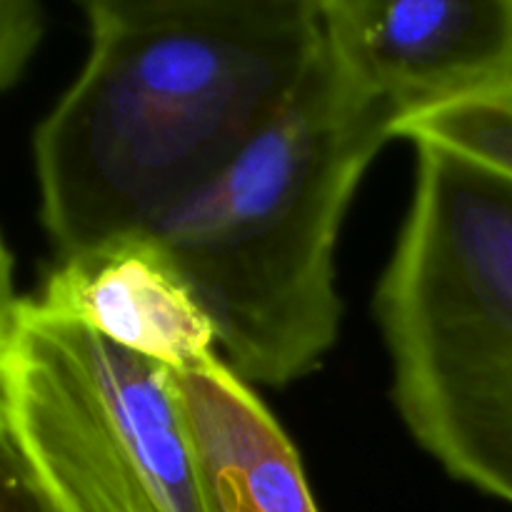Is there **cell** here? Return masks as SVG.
I'll list each match as a JSON object with an SVG mask.
<instances>
[{
	"instance_id": "obj_6",
	"label": "cell",
	"mask_w": 512,
	"mask_h": 512,
	"mask_svg": "<svg viewBox=\"0 0 512 512\" xmlns=\"http://www.w3.org/2000/svg\"><path fill=\"white\" fill-rule=\"evenodd\" d=\"M30 300L43 313L170 370L220 355L208 310L173 255L145 230L58 258Z\"/></svg>"
},
{
	"instance_id": "obj_1",
	"label": "cell",
	"mask_w": 512,
	"mask_h": 512,
	"mask_svg": "<svg viewBox=\"0 0 512 512\" xmlns=\"http://www.w3.org/2000/svg\"><path fill=\"white\" fill-rule=\"evenodd\" d=\"M90 50L33 133L58 258L150 230L290 98L323 50L320 0H88Z\"/></svg>"
},
{
	"instance_id": "obj_10",
	"label": "cell",
	"mask_w": 512,
	"mask_h": 512,
	"mask_svg": "<svg viewBox=\"0 0 512 512\" xmlns=\"http://www.w3.org/2000/svg\"><path fill=\"white\" fill-rule=\"evenodd\" d=\"M0 512H60L35 483L5 430L0 433Z\"/></svg>"
},
{
	"instance_id": "obj_7",
	"label": "cell",
	"mask_w": 512,
	"mask_h": 512,
	"mask_svg": "<svg viewBox=\"0 0 512 512\" xmlns=\"http://www.w3.org/2000/svg\"><path fill=\"white\" fill-rule=\"evenodd\" d=\"M175 383L208 512H320L295 445L220 355L175 370Z\"/></svg>"
},
{
	"instance_id": "obj_4",
	"label": "cell",
	"mask_w": 512,
	"mask_h": 512,
	"mask_svg": "<svg viewBox=\"0 0 512 512\" xmlns=\"http://www.w3.org/2000/svg\"><path fill=\"white\" fill-rule=\"evenodd\" d=\"M3 430L60 512H208L175 370L20 298Z\"/></svg>"
},
{
	"instance_id": "obj_2",
	"label": "cell",
	"mask_w": 512,
	"mask_h": 512,
	"mask_svg": "<svg viewBox=\"0 0 512 512\" xmlns=\"http://www.w3.org/2000/svg\"><path fill=\"white\" fill-rule=\"evenodd\" d=\"M400 118L355 90L328 50L235 158L145 233L208 310L245 383L288 385L340 335L335 248L353 195Z\"/></svg>"
},
{
	"instance_id": "obj_8",
	"label": "cell",
	"mask_w": 512,
	"mask_h": 512,
	"mask_svg": "<svg viewBox=\"0 0 512 512\" xmlns=\"http://www.w3.org/2000/svg\"><path fill=\"white\" fill-rule=\"evenodd\" d=\"M395 138L445 150L512 180V85L405 120Z\"/></svg>"
},
{
	"instance_id": "obj_9",
	"label": "cell",
	"mask_w": 512,
	"mask_h": 512,
	"mask_svg": "<svg viewBox=\"0 0 512 512\" xmlns=\"http://www.w3.org/2000/svg\"><path fill=\"white\" fill-rule=\"evenodd\" d=\"M43 35V5L35 0H0V95L23 78Z\"/></svg>"
},
{
	"instance_id": "obj_3",
	"label": "cell",
	"mask_w": 512,
	"mask_h": 512,
	"mask_svg": "<svg viewBox=\"0 0 512 512\" xmlns=\"http://www.w3.org/2000/svg\"><path fill=\"white\" fill-rule=\"evenodd\" d=\"M415 148L375 290L395 408L450 478L512 505V180Z\"/></svg>"
},
{
	"instance_id": "obj_11",
	"label": "cell",
	"mask_w": 512,
	"mask_h": 512,
	"mask_svg": "<svg viewBox=\"0 0 512 512\" xmlns=\"http://www.w3.org/2000/svg\"><path fill=\"white\" fill-rule=\"evenodd\" d=\"M20 298L15 293V258L0 233V360H3L5 343H8L10 328H13L15 308ZM0 433H3V390H0Z\"/></svg>"
},
{
	"instance_id": "obj_5",
	"label": "cell",
	"mask_w": 512,
	"mask_h": 512,
	"mask_svg": "<svg viewBox=\"0 0 512 512\" xmlns=\"http://www.w3.org/2000/svg\"><path fill=\"white\" fill-rule=\"evenodd\" d=\"M328 58L400 123L512 85V0H320Z\"/></svg>"
}]
</instances>
